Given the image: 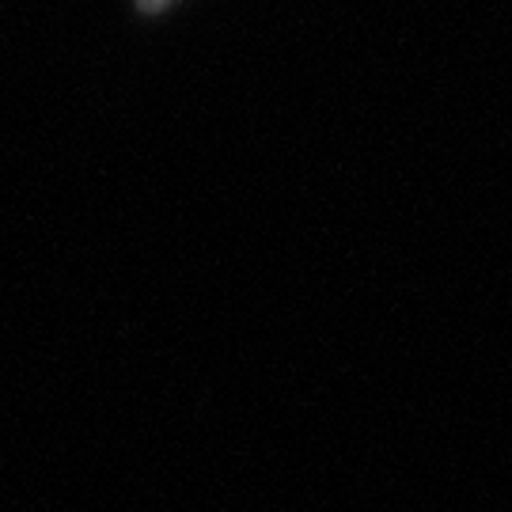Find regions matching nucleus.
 I'll return each instance as SVG.
<instances>
[{
    "mask_svg": "<svg viewBox=\"0 0 512 512\" xmlns=\"http://www.w3.org/2000/svg\"><path fill=\"white\" fill-rule=\"evenodd\" d=\"M175 0H137V8L145 12V16H156V12H167Z\"/></svg>",
    "mask_w": 512,
    "mask_h": 512,
    "instance_id": "1",
    "label": "nucleus"
}]
</instances>
